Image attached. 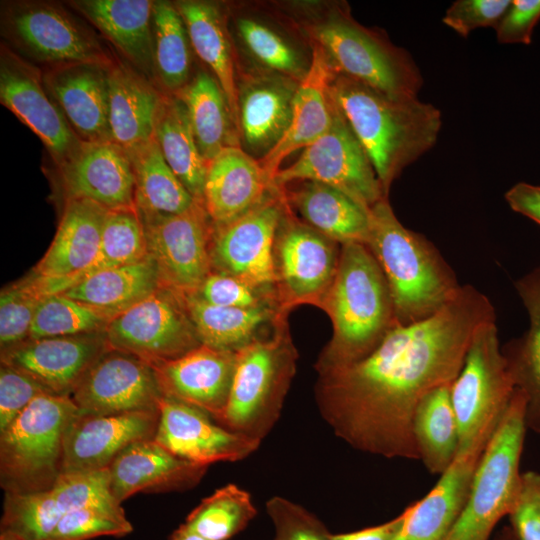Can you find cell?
<instances>
[{"instance_id":"1","label":"cell","mask_w":540,"mask_h":540,"mask_svg":"<svg viewBox=\"0 0 540 540\" xmlns=\"http://www.w3.org/2000/svg\"><path fill=\"white\" fill-rule=\"evenodd\" d=\"M496 320L489 299L470 285L431 317L395 325L366 357L318 372L315 400L333 433L386 458L419 459L413 437L421 399L458 376L479 327Z\"/></svg>"},{"instance_id":"2","label":"cell","mask_w":540,"mask_h":540,"mask_svg":"<svg viewBox=\"0 0 540 540\" xmlns=\"http://www.w3.org/2000/svg\"><path fill=\"white\" fill-rule=\"evenodd\" d=\"M332 96L365 150L384 193L436 143L441 112L417 97H391L336 72Z\"/></svg>"},{"instance_id":"3","label":"cell","mask_w":540,"mask_h":540,"mask_svg":"<svg viewBox=\"0 0 540 540\" xmlns=\"http://www.w3.org/2000/svg\"><path fill=\"white\" fill-rule=\"evenodd\" d=\"M320 308L330 317L333 334L316 362L317 372L366 357L398 324L384 273L365 244L341 245Z\"/></svg>"},{"instance_id":"4","label":"cell","mask_w":540,"mask_h":540,"mask_svg":"<svg viewBox=\"0 0 540 540\" xmlns=\"http://www.w3.org/2000/svg\"><path fill=\"white\" fill-rule=\"evenodd\" d=\"M365 245L384 273L400 325L431 317L461 289L438 250L425 236L399 222L387 197L369 210Z\"/></svg>"},{"instance_id":"5","label":"cell","mask_w":540,"mask_h":540,"mask_svg":"<svg viewBox=\"0 0 540 540\" xmlns=\"http://www.w3.org/2000/svg\"><path fill=\"white\" fill-rule=\"evenodd\" d=\"M286 315L237 352L228 403L216 421L258 442L277 423L296 371L298 354Z\"/></svg>"},{"instance_id":"6","label":"cell","mask_w":540,"mask_h":540,"mask_svg":"<svg viewBox=\"0 0 540 540\" xmlns=\"http://www.w3.org/2000/svg\"><path fill=\"white\" fill-rule=\"evenodd\" d=\"M526 399L515 389L476 467L466 504L446 540H488L512 510L521 485Z\"/></svg>"},{"instance_id":"7","label":"cell","mask_w":540,"mask_h":540,"mask_svg":"<svg viewBox=\"0 0 540 540\" xmlns=\"http://www.w3.org/2000/svg\"><path fill=\"white\" fill-rule=\"evenodd\" d=\"M77 414L71 397L45 393L0 433L4 492L31 493L53 487L62 472L65 431Z\"/></svg>"},{"instance_id":"8","label":"cell","mask_w":540,"mask_h":540,"mask_svg":"<svg viewBox=\"0 0 540 540\" xmlns=\"http://www.w3.org/2000/svg\"><path fill=\"white\" fill-rule=\"evenodd\" d=\"M516 387L499 345L495 321L477 329L451 384L459 451L488 443Z\"/></svg>"},{"instance_id":"9","label":"cell","mask_w":540,"mask_h":540,"mask_svg":"<svg viewBox=\"0 0 540 540\" xmlns=\"http://www.w3.org/2000/svg\"><path fill=\"white\" fill-rule=\"evenodd\" d=\"M311 33L337 73L391 97H417L423 78L406 51L341 15Z\"/></svg>"},{"instance_id":"10","label":"cell","mask_w":540,"mask_h":540,"mask_svg":"<svg viewBox=\"0 0 540 540\" xmlns=\"http://www.w3.org/2000/svg\"><path fill=\"white\" fill-rule=\"evenodd\" d=\"M105 336L111 349L150 364L179 358L201 345L185 295L166 286L112 318Z\"/></svg>"},{"instance_id":"11","label":"cell","mask_w":540,"mask_h":540,"mask_svg":"<svg viewBox=\"0 0 540 540\" xmlns=\"http://www.w3.org/2000/svg\"><path fill=\"white\" fill-rule=\"evenodd\" d=\"M315 181L333 187L366 210L387 197L359 140L337 106L329 130L306 147L290 166L280 169L274 185Z\"/></svg>"},{"instance_id":"12","label":"cell","mask_w":540,"mask_h":540,"mask_svg":"<svg viewBox=\"0 0 540 540\" xmlns=\"http://www.w3.org/2000/svg\"><path fill=\"white\" fill-rule=\"evenodd\" d=\"M138 213L162 286L184 295L196 292L213 271L214 224L204 204L198 201L179 214Z\"/></svg>"},{"instance_id":"13","label":"cell","mask_w":540,"mask_h":540,"mask_svg":"<svg viewBox=\"0 0 540 540\" xmlns=\"http://www.w3.org/2000/svg\"><path fill=\"white\" fill-rule=\"evenodd\" d=\"M288 213L286 209L274 246L278 305L284 312L300 304L320 307L334 280L341 248Z\"/></svg>"},{"instance_id":"14","label":"cell","mask_w":540,"mask_h":540,"mask_svg":"<svg viewBox=\"0 0 540 540\" xmlns=\"http://www.w3.org/2000/svg\"><path fill=\"white\" fill-rule=\"evenodd\" d=\"M280 189L239 218L214 225L212 270L237 277L260 290L275 292L274 246L287 206Z\"/></svg>"},{"instance_id":"15","label":"cell","mask_w":540,"mask_h":540,"mask_svg":"<svg viewBox=\"0 0 540 540\" xmlns=\"http://www.w3.org/2000/svg\"><path fill=\"white\" fill-rule=\"evenodd\" d=\"M5 34L27 56L50 68L114 60L91 31L61 6L47 2L14 4L4 16Z\"/></svg>"},{"instance_id":"16","label":"cell","mask_w":540,"mask_h":540,"mask_svg":"<svg viewBox=\"0 0 540 540\" xmlns=\"http://www.w3.org/2000/svg\"><path fill=\"white\" fill-rule=\"evenodd\" d=\"M163 396L148 362L110 348L87 371L71 398L79 414L111 415L159 411Z\"/></svg>"},{"instance_id":"17","label":"cell","mask_w":540,"mask_h":540,"mask_svg":"<svg viewBox=\"0 0 540 540\" xmlns=\"http://www.w3.org/2000/svg\"><path fill=\"white\" fill-rule=\"evenodd\" d=\"M0 101L41 139L58 167L81 149L83 142L47 92L43 75L4 46L0 58Z\"/></svg>"},{"instance_id":"18","label":"cell","mask_w":540,"mask_h":540,"mask_svg":"<svg viewBox=\"0 0 540 540\" xmlns=\"http://www.w3.org/2000/svg\"><path fill=\"white\" fill-rule=\"evenodd\" d=\"M154 440L174 455L206 466L243 460L261 444L223 427L201 409L167 396L159 403Z\"/></svg>"},{"instance_id":"19","label":"cell","mask_w":540,"mask_h":540,"mask_svg":"<svg viewBox=\"0 0 540 540\" xmlns=\"http://www.w3.org/2000/svg\"><path fill=\"white\" fill-rule=\"evenodd\" d=\"M108 211L88 199H66L54 239L32 271L47 295L74 285L93 263Z\"/></svg>"},{"instance_id":"20","label":"cell","mask_w":540,"mask_h":540,"mask_svg":"<svg viewBox=\"0 0 540 540\" xmlns=\"http://www.w3.org/2000/svg\"><path fill=\"white\" fill-rule=\"evenodd\" d=\"M159 411L111 415L77 414L66 428L62 472L106 469L130 444L154 439Z\"/></svg>"},{"instance_id":"21","label":"cell","mask_w":540,"mask_h":540,"mask_svg":"<svg viewBox=\"0 0 540 540\" xmlns=\"http://www.w3.org/2000/svg\"><path fill=\"white\" fill-rule=\"evenodd\" d=\"M109 349L105 331L29 339L1 352V362L28 374L50 393L71 397L87 371Z\"/></svg>"},{"instance_id":"22","label":"cell","mask_w":540,"mask_h":540,"mask_svg":"<svg viewBox=\"0 0 540 540\" xmlns=\"http://www.w3.org/2000/svg\"><path fill=\"white\" fill-rule=\"evenodd\" d=\"M237 352L201 344L179 358L149 363L164 396L192 405L217 421L230 395Z\"/></svg>"},{"instance_id":"23","label":"cell","mask_w":540,"mask_h":540,"mask_svg":"<svg viewBox=\"0 0 540 540\" xmlns=\"http://www.w3.org/2000/svg\"><path fill=\"white\" fill-rule=\"evenodd\" d=\"M109 65L76 63L50 68L44 86L83 143L113 141L109 122Z\"/></svg>"},{"instance_id":"24","label":"cell","mask_w":540,"mask_h":540,"mask_svg":"<svg viewBox=\"0 0 540 540\" xmlns=\"http://www.w3.org/2000/svg\"><path fill=\"white\" fill-rule=\"evenodd\" d=\"M59 179L66 199H88L108 210L136 208L133 166L127 151L114 141L83 143L59 166Z\"/></svg>"},{"instance_id":"25","label":"cell","mask_w":540,"mask_h":540,"mask_svg":"<svg viewBox=\"0 0 540 540\" xmlns=\"http://www.w3.org/2000/svg\"><path fill=\"white\" fill-rule=\"evenodd\" d=\"M335 75L326 53L316 44L308 71L298 83L286 132L265 156L258 159L272 182L286 157L313 144L331 127L337 110L331 92Z\"/></svg>"},{"instance_id":"26","label":"cell","mask_w":540,"mask_h":540,"mask_svg":"<svg viewBox=\"0 0 540 540\" xmlns=\"http://www.w3.org/2000/svg\"><path fill=\"white\" fill-rule=\"evenodd\" d=\"M208 466L182 459L154 439L127 446L108 467L110 487L122 503L138 492L183 491L195 487Z\"/></svg>"},{"instance_id":"27","label":"cell","mask_w":540,"mask_h":540,"mask_svg":"<svg viewBox=\"0 0 540 540\" xmlns=\"http://www.w3.org/2000/svg\"><path fill=\"white\" fill-rule=\"evenodd\" d=\"M277 189L258 159L240 146H230L208 163L203 204L213 224L220 226L249 212Z\"/></svg>"},{"instance_id":"28","label":"cell","mask_w":540,"mask_h":540,"mask_svg":"<svg viewBox=\"0 0 540 540\" xmlns=\"http://www.w3.org/2000/svg\"><path fill=\"white\" fill-rule=\"evenodd\" d=\"M486 445L457 453L431 491L404 510L403 524L393 540H446L466 504Z\"/></svg>"},{"instance_id":"29","label":"cell","mask_w":540,"mask_h":540,"mask_svg":"<svg viewBox=\"0 0 540 540\" xmlns=\"http://www.w3.org/2000/svg\"><path fill=\"white\" fill-rule=\"evenodd\" d=\"M298 83L273 74L250 77L238 86V132L251 156L262 158L283 137Z\"/></svg>"},{"instance_id":"30","label":"cell","mask_w":540,"mask_h":540,"mask_svg":"<svg viewBox=\"0 0 540 540\" xmlns=\"http://www.w3.org/2000/svg\"><path fill=\"white\" fill-rule=\"evenodd\" d=\"M108 81L113 141L129 150L153 140L165 94L139 71L115 60L109 66Z\"/></svg>"},{"instance_id":"31","label":"cell","mask_w":540,"mask_h":540,"mask_svg":"<svg viewBox=\"0 0 540 540\" xmlns=\"http://www.w3.org/2000/svg\"><path fill=\"white\" fill-rule=\"evenodd\" d=\"M150 0H78L69 5L81 13L120 53L153 83L156 82Z\"/></svg>"},{"instance_id":"32","label":"cell","mask_w":540,"mask_h":540,"mask_svg":"<svg viewBox=\"0 0 540 540\" xmlns=\"http://www.w3.org/2000/svg\"><path fill=\"white\" fill-rule=\"evenodd\" d=\"M175 6L185 22L194 52L220 84L238 130V85L232 48L220 8L214 3L198 0L178 1Z\"/></svg>"},{"instance_id":"33","label":"cell","mask_w":540,"mask_h":540,"mask_svg":"<svg viewBox=\"0 0 540 540\" xmlns=\"http://www.w3.org/2000/svg\"><path fill=\"white\" fill-rule=\"evenodd\" d=\"M288 199L306 223L344 245L366 244L369 211L343 192L315 181H302Z\"/></svg>"},{"instance_id":"34","label":"cell","mask_w":540,"mask_h":540,"mask_svg":"<svg viewBox=\"0 0 540 540\" xmlns=\"http://www.w3.org/2000/svg\"><path fill=\"white\" fill-rule=\"evenodd\" d=\"M517 291L530 316V328L508 342L502 353L515 387L526 399L527 428L540 433V267L519 279Z\"/></svg>"},{"instance_id":"35","label":"cell","mask_w":540,"mask_h":540,"mask_svg":"<svg viewBox=\"0 0 540 540\" xmlns=\"http://www.w3.org/2000/svg\"><path fill=\"white\" fill-rule=\"evenodd\" d=\"M186 305L201 344L225 351L238 352L264 334L287 314L276 304L251 308L216 306L194 295H185Z\"/></svg>"},{"instance_id":"36","label":"cell","mask_w":540,"mask_h":540,"mask_svg":"<svg viewBox=\"0 0 540 540\" xmlns=\"http://www.w3.org/2000/svg\"><path fill=\"white\" fill-rule=\"evenodd\" d=\"M162 286L153 259L94 273L62 294L105 312L111 318L126 311Z\"/></svg>"},{"instance_id":"37","label":"cell","mask_w":540,"mask_h":540,"mask_svg":"<svg viewBox=\"0 0 540 540\" xmlns=\"http://www.w3.org/2000/svg\"><path fill=\"white\" fill-rule=\"evenodd\" d=\"M176 96L186 107L197 147L207 164L223 149L239 146L226 96L214 76L198 72Z\"/></svg>"},{"instance_id":"38","label":"cell","mask_w":540,"mask_h":540,"mask_svg":"<svg viewBox=\"0 0 540 540\" xmlns=\"http://www.w3.org/2000/svg\"><path fill=\"white\" fill-rule=\"evenodd\" d=\"M160 150L188 192L203 203L208 164L197 147L182 100L165 94L155 127Z\"/></svg>"},{"instance_id":"39","label":"cell","mask_w":540,"mask_h":540,"mask_svg":"<svg viewBox=\"0 0 540 540\" xmlns=\"http://www.w3.org/2000/svg\"><path fill=\"white\" fill-rule=\"evenodd\" d=\"M452 384V383H451ZM451 384L427 393L413 416V437L419 459L431 474L441 475L459 449V428L451 401Z\"/></svg>"},{"instance_id":"40","label":"cell","mask_w":540,"mask_h":540,"mask_svg":"<svg viewBox=\"0 0 540 540\" xmlns=\"http://www.w3.org/2000/svg\"><path fill=\"white\" fill-rule=\"evenodd\" d=\"M126 151L134 170L139 212L179 214L198 202L174 174L155 138Z\"/></svg>"},{"instance_id":"41","label":"cell","mask_w":540,"mask_h":540,"mask_svg":"<svg viewBox=\"0 0 540 540\" xmlns=\"http://www.w3.org/2000/svg\"><path fill=\"white\" fill-rule=\"evenodd\" d=\"M152 44L156 82L176 95L190 81L192 45L185 22L175 4L154 1Z\"/></svg>"},{"instance_id":"42","label":"cell","mask_w":540,"mask_h":540,"mask_svg":"<svg viewBox=\"0 0 540 540\" xmlns=\"http://www.w3.org/2000/svg\"><path fill=\"white\" fill-rule=\"evenodd\" d=\"M256 514L251 494L230 483L204 498L181 525L208 540H228L244 530Z\"/></svg>"},{"instance_id":"43","label":"cell","mask_w":540,"mask_h":540,"mask_svg":"<svg viewBox=\"0 0 540 540\" xmlns=\"http://www.w3.org/2000/svg\"><path fill=\"white\" fill-rule=\"evenodd\" d=\"M148 256L145 231L137 208L109 210L98 254L79 281L102 270L140 262Z\"/></svg>"},{"instance_id":"44","label":"cell","mask_w":540,"mask_h":540,"mask_svg":"<svg viewBox=\"0 0 540 540\" xmlns=\"http://www.w3.org/2000/svg\"><path fill=\"white\" fill-rule=\"evenodd\" d=\"M64 513L52 489L4 492L0 532L20 540H48Z\"/></svg>"},{"instance_id":"45","label":"cell","mask_w":540,"mask_h":540,"mask_svg":"<svg viewBox=\"0 0 540 540\" xmlns=\"http://www.w3.org/2000/svg\"><path fill=\"white\" fill-rule=\"evenodd\" d=\"M111 319L105 312L62 293L51 294L38 305L30 339L103 332Z\"/></svg>"},{"instance_id":"46","label":"cell","mask_w":540,"mask_h":540,"mask_svg":"<svg viewBox=\"0 0 540 540\" xmlns=\"http://www.w3.org/2000/svg\"><path fill=\"white\" fill-rule=\"evenodd\" d=\"M46 296L48 295L33 273L2 288L0 293L1 352L30 339L36 310Z\"/></svg>"},{"instance_id":"47","label":"cell","mask_w":540,"mask_h":540,"mask_svg":"<svg viewBox=\"0 0 540 540\" xmlns=\"http://www.w3.org/2000/svg\"><path fill=\"white\" fill-rule=\"evenodd\" d=\"M51 489L65 512L92 509L126 518L121 503L111 491L108 468L61 473Z\"/></svg>"},{"instance_id":"48","label":"cell","mask_w":540,"mask_h":540,"mask_svg":"<svg viewBox=\"0 0 540 540\" xmlns=\"http://www.w3.org/2000/svg\"><path fill=\"white\" fill-rule=\"evenodd\" d=\"M239 35L256 60L282 76L300 82L308 68L298 53L269 27L255 20L241 18L237 22Z\"/></svg>"},{"instance_id":"49","label":"cell","mask_w":540,"mask_h":540,"mask_svg":"<svg viewBox=\"0 0 540 540\" xmlns=\"http://www.w3.org/2000/svg\"><path fill=\"white\" fill-rule=\"evenodd\" d=\"M274 526V540H331L325 524L305 507L282 496L266 502Z\"/></svg>"},{"instance_id":"50","label":"cell","mask_w":540,"mask_h":540,"mask_svg":"<svg viewBox=\"0 0 540 540\" xmlns=\"http://www.w3.org/2000/svg\"><path fill=\"white\" fill-rule=\"evenodd\" d=\"M189 295L223 307L251 308L267 304L278 305L274 293L255 288L232 275L215 271L206 277L196 292Z\"/></svg>"},{"instance_id":"51","label":"cell","mask_w":540,"mask_h":540,"mask_svg":"<svg viewBox=\"0 0 540 540\" xmlns=\"http://www.w3.org/2000/svg\"><path fill=\"white\" fill-rule=\"evenodd\" d=\"M133 531L127 518L92 509L63 514L48 540H91L102 536L123 537Z\"/></svg>"},{"instance_id":"52","label":"cell","mask_w":540,"mask_h":540,"mask_svg":"<svg viewBox=\"0 0 540 540\" xmlns=\"http://www.w3.org/2000/svg\"><path fill=\"white\" fill-rule=\"evenodd\" d=\"M50 393L28 374L1 362L0 433L38 396ZM52 394V393H50Z\"/></svg>"},{"instance_id":"53","label":"cell","mask_w":540,"mask_h":540,"mask_svg":"<svg viewBox=\"0 0 540 540\" xmlns=\"http://www.w3.org/2000/svg\"><path fill=\"white\" fill-rule=\"evenodd\" d=\"M511 0H458L446 10L443 23L462 37L481 27L496 28Z\"/></svg>"},{"instance_id":"54","label":"cell","mask_w":540,"mask_h":540,"mask_svg":"<svg viewBox=\"0 0 540 540\" xmlns=\"http://www.w3.org/2000/svg\"><path fill=\"white\" fill-rule=\"evenodd\" d=\"M508 516L517 540H540V473H522L518 497Z\"/></svg>"},{"instance_id":"55","label":"cell","mask_w":540,"mask_h":540,"mask_svg":"<svg viewBox=\"0 0 540 540\" xmlns=\"http://www.w3.org/2000/svg\"><path fill=\"white\" fill-rule=\"evenodd\" d=\"M539 20L540 0H512L495 28L498 42L529 45Z\"/></svg>"},{"instance_id":"56","label":"cell","mask_w":540,"mask_h":540,"mask_svg":"<svg viewBox=\"0 0 540 540\" xmlns=\"http://www.w3.org/2000/svg\"><path fill=\"white\" fill-rule=\"evenodd\" d=\"M510 208L540 225V186L519 182L505 193Z\"/></svg>"},{"instance_id":"57","label":"cell","mask_w":540,"mask_h":540,"mask_svg":"<svg viewBox=\"0 0 540 540\" xmlns=\"http://www.w3.org/2000/svg\"><path fill=\"white\" fill-rule=\"evenodd\" d=\"M404 511L383 524L349 533L331 534V540H393L404 521Z\"/></svg>"},{"instance_id":"58","label":"cell","mask_w":540,"mask_h":540,"mask_svg":"<svg viewBox=\"0 0 540 540\" xmlns=\"http://www.w3.org/2000/svg\"><path fill=\"white\" fill-rule=\"evenodd\" d=\"M170 540H208L180 525L170 536Z\"/></svg>"},{"instance_id":"59","label":"cell","mask_w":540,"mask_h":540,"mask_svg":"<svg viewBox=\"0 0 540 540\" xmlns=\"http://www.w3.org/2000/svg\"><path fill=\"white\" fill-rule=\"evenodd\" d=\"M0 540H20V539L11 534L0 532Z\"/></svg>"}]
</instances>
